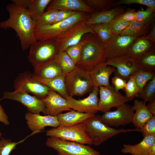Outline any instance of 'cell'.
<instances>
[{"instance_id":"cell-1","label":"cell","mask_w":155,"mask_h":155,"mask_svg":"<svg viewBox=\"0 0 155 155\" xmlns=\"http://www.w3.org/2000/svg\"><path fill=\"white\" fill-rule=\"evenodd\" d=\"M9 14V18L0 23V27L3 29L10 28L16 32L23 51L27 49L36 40L34 35L35 23L27 9L10 3L6 7Z\"/></svg>"},{"instance_id":"cell-2","label":"cell","mask_w":155,"mask_h":155,"mask_svg":"<svg viewBox=\"0 0 155 155\" xmlns=\"http://www.w3.org/2000/svg\"><path fill=\"white\" fill-rule=\"evenodd\" d=\"M84 43L80 60L76 66L90 72L105 62L104 45L94 33H88L82 37Z\"/></svg>"},{"instance_id":"cell-3","label":"cell","mask_w":155,"mask_h":155,"mask_svg":"<svg viewBox=\"0 0 155 155\" xmlns=\"http://www.w3.org/2000/svg\"><path fill=\"white\" fill-rule=\"evenodd\" d=\"M85 132L92 144L98 146L108 139L120 133L130 131H139V129H117L108 126L103 123L100 115H95L87 119L84 122Z\"/></svg>"},{"instance_id":"cell-4","label":"cell","mask_w":155,"mask_h":155,"mask_svg":"<svg viewBox=\"0 0 155 155\" xmlns=\"http://www.w3.org/2000/svg\"><path fill=\"white\" fill-rule=\"evenodd\" d=\"M67 94L82 96L92 91L94 86L90 73L77 66L65 76Z\"/></svg>"},{"instance_id":"cell-5","label":"cell","mask_w":155,"mask_h":155,"mask_svg":"<svg viewBox=\"0 0 155 155\" xmlns=\"http://www.w3.org/2000/svg\"><path fill=\"white\" fill-rule=\"evenodd\" d=\"M87 18L83 12L78 11L62 21L49 25L35 27V38L36 40H55L78 22Z\"/></svg>"},{"instance_id":"cell-6","label":"cell","mask_w":155,"mask_h":155,"mask_svg":"<svg viewBox=\"0 0 155 155\" xmlns=\"http://www.w3.org/2000/svg\"><path fill=\"white\" fill-rule=\"evenodd\" d=\"M30 48L28 58L34 68L54 59L57 52L55 40H36Z\"/></svg>"},{"instance_id":"cell-7","label":"cell","mask_w":155,"mask_h":155,"mask_svg":"<svg viewBox=\"0 0 155 155\" xmlns=\"http://www.w3.org/2000/svg\"><path fill=\"white\" fill-rule=\"evenodd\" d=\"M47 146L55 150L59 155H100L90 145L65 141L55 137L48 138Z\"/></svg>"},{"instance_id":"cell-8","label":"cell","mask_w":155,"mask_h":155,"mask_svg":"<svg viewBox=\"0 0 155 155\" xmlns=\"http://www.w3.org/2000/svg\"><path fill=\"white\" fill-rule=\"evenodd\" d=\"M46 135L48 136L55 137L65 141L92 145L85 132L84 122L52 129L47 130Z\"/></svg>"},{"instance_id":"cell-9","label":"cell","mask_w":155,"mask_h":155,"mask_svg":"<svg viewBox=\"0 0 155 155\" xmlns=\"http://www.w3.org/2000/svg\"><path fill=\"white\" fill-rule=\"evenodd\" d=\"M87 19L78 22L55 39L57 52L65 51L68 47L78 43L85 34L90 33H94L91 26L87 24Z\"/></svg>"},{"instance_id":"cell-10","label":"cell","mask_w":155,"mask_h":155,"mask_svg":"<svg viewBox=\"0 0 155 155\" xmlns=\"http://www.w3.org/2000/svg\"><path fill=\"white\" fill-rule=\"evenodd\" d=\"M14 87L15 90H21L30 93L40 99L46 96L50 89L36 80L33 74L28 71L18 75L14 81Z\"/></svg>"},{"instance_id":"cell-11","label":"cell","mask_w":155,"mask_h":155,"mask_svg":"<svg viewBox=\"0 0 155 155\" xmlns=\"http://www.w3.org/2000/svg\"><path fill=\"white\" fill-rule=\"evenodd\" d=\"M137 38L126 35H112L104 45L106 59L127 56L130 47Z\"/></svg>"},{"instance_id":"cell-12","label":"cell","mask_w":155,"mask_h":155,"mask_svg":"<svg viewBox=\"0 0 155 155\" xmlns=\"http://www.w3.org/2000/svg\"><path fill=\"white\" fill-rule=\"evenodd\" d=\"M7 99L18 101L25 106L29 112L39 114L40 113L46 115L44 104L41 99L21 90L13 92L5 91L0 100Z\"/></svg>"},{"instance_id":"cell-13","label":"cell","mask_w":155,"mask_h":155,"mask_svg":"<svg viewBox=\"0 0 155 155\" xmlns=\"http://www.w3.org/2000/svg\"><path fill=\"white\" fill-rule=\"evenodd\" d=\"M134 113L132 106L125 103L114 111L104 113L100 115V119L103 123L110 127L124 126L132 123Z\"/></svg>"},{"instance_id":"cell-14","label":"cell","mask_w":155,"mask_h":155,"mask_svg":"<svg viewBox=\"0 0 155 155\" xmlns=\"http://www.w3.org/2000/svg\"><path fill=\"white\" fill-rule=\"evenodd\" d=\"M99 88L100 98L98 104V111L104 113L110 111L113 107L117 108L129 101L125 96L116 91L112 86Z\"/></svg>"},{"instance_id":"cell-15","label":"cell","mask_w":155,"mask_h":155,"mask_svg":"<svg viewBox=\"0 0 155 155\" xmlns=\"http://www.w3.org/2000/svg\"><path fill=\"white\" fill-rule=\"evenodd\" d=\"M99 88L94 86L89 96L82 99L76 100L68 96L66 98L69 106L79 112L94 114L98 111Z\"/></svg>"},{"instance_id":"cell-16","label":"cell","mask_w":155,"mask_h":155,"mask_svg":"<svg viewBox=\"0 0 155 155\" xmlns=\"http://www.w3.org/2000/svg\"><path fill=\"white\" fill-rule=\"evenodd\" d=\"M106 64L115 69L114 72L115 75L126 80L131 75L139 70L135 59L128 56L106 59Z\"/></svg>"},{"instance_id":"cell-17","label":"cell","mask_w":155,"mask_h":155,"mask_svg":"<svg viewBox=\"0 0 155 155\" xmlns=\"http://www.w3.org/2000/svg\"><path fill=\"white\" fill-rule=\"evenodd\" d=\"M45 104L46 114L56 116L64 111L72 110L67 100L53 90L50 89L46 96L42 99Z\"/></svg>"},{"instance_id":"cell-18","label":"cell","mask_w":155,"mask_h":155,"mask_svg":"<svg viewBox=\"0 0 155 155\" xmlns=\"http://www.w3.org/2000/svg\"><path fill=\"white\" fill-rule=\"evenodd\" d=\"M25 117L28 127L33 132H41L46 126L56 128L59 126L57 116H42L28 112L26 113Z\"/></svg>"},{"instance_id":"cell-19","label":"cell","mask_w":155,"mask_h":155,"mask_svg":"<svg viewBox=\"0 0 155 155\" xmlns=\"http://www.w3.org/2000/svg\"><path fill=\"white\" fill-rule=\"evenodd\" d=\"M52 9L89 13L95 12L82 0H52L47 7L46 11Z\"/></svg>"},{"instance_id":"cell-20","label":"cell","mask_w":155,"mask_h":155,"mask_svg":"<svg viewBox=\"0 0 155 155\" xmlns=\"http://www.w3.org/2000/svg\"><path fill=\"white\" fill-rule=\"evenodd\" d=\"M115 69L107 65L105 62L96 66L90 72L94 86H110L109 78Z\"/></svg>"},{"instance_id":"cell-21","label":"cell","mask_w":155,"mask_h":155,"mask_svg":"<svg viewBox=\"0 0 155 155\" xmlns=\"http://www.w3.org/2000/svg\"><path fill=\"white\" fill-rule=\"evenodd\" d=\"M125 11V8L118 6L109 10L92 13L87 19L89 25L108 23Z\"/></svg>"},{"instance_id":"cell-22","label":"cell","mask_w":155,"mask_h":155,"mask_svg":"<svg viewBox=\"0 0 155 155\" xmlns=\"http://www.w3.org/2000/svg\"><path fill=\"white\" fill-rule=\"evenodd\" d=\"M155 144V135L144 137L139 143L135 145L124 144L121 151L130 155H148L153 146Z\"/></svg>"},{"instance_id":"cell-23","label":"cell","mask_w":155,"mask_h":155,"mask_svg":"<svg viewBox=\"0 0 155 155\" xmlns=\"http://www.w3.org/2000/svg\"><path fill=\"white\" fill-rule=\"evenodd\" d=\"M34 69V77L40 79H51L62 74V69L55 59Z\"/></svg>"},{"instance_id":"cell-24","label":"cell","mask_w":155,"mask_h":155,"mask_svg":"<svg viewBox=\"0 0 155 155\" xmlns=\"http://www.w3.org/2000/svg\"><path fill=\"white\" fill-rule=\"evenodd\" d=\"M154 23L155 14L150 18L145 21H137L134 20L132 21L129 26L120 34L137 38L143 37L147 34Z\"/></svg>"},{"instance_id":"cell-25","label":"cell","mask_w":155,"mask_h":155,"mask_svg":"<svg viewBox=\"0 0 155 155\" xmlns=\"http://www.w3.org/2000/svg\"><path fill=\"white\" fill-rule=\"evenodd\" d=\"M146 103L135 99L133 101L134 113L132 123L136 128L141 130L146 123L153 115L147 108Z\"/></svg>"},{"instance_id":"cell-26","label":"cell","mask_w":155,"mask_h":155,"mask_svg":"<svg viewBox=\"0 0 155 155\" xmlns=\"http://www.w3.org/2000/svg\"><path fill=\"white\" fill-rule=\"evenodd\" d=\"M154 43L142 37L138 38L130 47L127 56L136 60L154 49Z\"/></svg>"},{"instance_id":"cell-27","label":"cell","mask_w":155,"mask_h":155,"mask_svg":"<svg viewBox=\"0 0 155 155\" xmlns=\"http://www.w3.org/2000/svg\"><path fill=\"white\" fill-rule=\"evenodd\" d=\"M95 115L82 113L71 110L64 113L58 115L57 116L59 127L69 126L84 122L87 119Z\"/></svg>"},{"instance_id":"cell-28","label":"cell","mask_w":155,"mask_h":155,"mask_svg":"<svg viewBox=\"0 0 155 155\" xmlns=\"http://www.w3.org/2000/svg\"><path fill=\"white\" fill-rule=\"evenodd\" d=\"M34 77L36 80L57 92L65 98L66 99L68 96L66 90L65 76L63 74L53 78L47 80Z\"/></svg>"},{"instance_id":"cell-29","label":"cell","mask_w":155,"mask_h":155,"mask_svg":"<svg viewBox=\"0 0 155 155\" xmlns=\"http://www.w3.org/2000/svg\"><path fill=\"white\" fill-rule=\"evenodd\" d=\"M51 0H31L28 11L35 23L45 12Z\"/></svg>"},{"instance_id":"cell-30","label":"cell","mask_w":155,"mask_h":155,"mask_svg":"<svg viewBox=\"0 0 155 155\" xmlns=\"http://www.w3.org/2000/svg\"><path fill=\"white\" fill-rule=\"evenodd\" d=\"M135 61L140 70L146 71L155 72V49L147 53L135 60Z\"/></svg>"},{"instance_id":"cell-31","label":"cell","mask_w":155,"mask_h":155,"mask_svg":"<svg viewBox=\"0 0 155 155\" xmlns=\"http://www.w3.org/2000/svg\"><path fill=\"white\" fill-rule=\"evenodd\" d=\"M54 59L60 66L64 76L76 67V64L65 51L57 52Z\"/></svg>"},{"instance_id":"cell-32","label":"cell","mask_w":155,"mask_h":155,"mask_svg":"<svg viewBox=\"0 0 155 155\" xmlns=\"http://www.w3.org/2000/svg\"><path fill=\"white\" fill-rule=\"evenodd\" d=\"M84 2L95 12L105 11L117 6L115 0H84Z\"/></svg>"},{"instance_id":"cell-33","label":"cell","mask_w":155,"mask_h":155,"mask_svg":"<svg viewBox=\"0 0 155 155\" xmlns=\"http://www.w3.org/2000/svg\"><path fill=\"white\" fill-rule=\"evenodd\" d=\"M131 76L134 79L138 88L139 92L137 95L141 92L147 83L155 76V73L139 70L133 73Z\"/></svg>"},{"instance_id":"cell-34","label":"cell","mask_w":155,"mask_h":155,"mask_svg":"<svg viewBox=\"0 0 155 155\" xmlns=\"http://www.w3.org/2000/svg\"><path fill=\"white\" fill-rule=\"evenodd\" d=\"M136 97L146 103L155 100V76L147 83L141 92Z\"/></svg>"},{"instance_id":"cell-35","label":"cell","mask_w":155,"mask_h":155,"mask_svg":"<svg viewBox=\"0 0 155 155\" xmlns=\"http://www.w3.org/2000/svg\"><path fill=\"white\" fill-rule=\"evenodd\" d=\"M91 26L94 33L104 45L112 35L108 23L96 24Z\"/></svg>"},{"instance_id":"cell-36","label":"cell","mask_w":155,"mask_h":155,"mask_svg":"<svg viewBox=\"0 0 155 155\" xmlns=\"http://www.w3.org/2000/svg\"><path fill=\"white\" fill-rule=\"evenodd\" d=\"M59 10L52 9L46 10L35 22V27H40L53 24Z\"/></svg>"},{"instance_id":"cell-37","label":"cell","mask_w":155,"mask_h":155,"mask_svg":"<svg viewBox=\"0 0 155 155\" xmlns=\"http://www.w3.org/2000/svg\"><path fill=\"white\" fill-rule=\"evenodd\" d=\"M35 133V132H33L24 139L17 142H12L9 139L1 138L0 140V155H9L13 150L15 148L17 145L22 143L31 135Z\"/></svg>"},{"instance_id":"cell-38","label":"cell","mask_w":155,"mask_h":155,"mask_svg":"<svg viewBox=\"0 0 155 155\" xmlns=\"http://www.w3.org/2000/svg\"><path fill=\"white\" fill-rule=\"evenodd\" d=\"M131 22H126L116 18L108 23L109 28L112 35L120 34L127 28Z\"/></svg>"},{"instance_id":"cell-39","label":"cell","mask_w":155,"mask_h":155,"mask_svg":"<svg viewBox=\"0 0 155 155\" xmlns=\"http://www.w3.org/2000/svg\"><path fill=\"white\" fill-rule=\"evenodd\" d=\"M83 43L84 41L82 38L78 43L68 47L65 51L76 65L80 60Z\"/></svg>"},{"instance_id":"cell-40","label":"cell","mask_w":155,"mask_h":155,"mask_svg":"<svg viewBox=\"0 0 155 155\" xmlns=\"http://www.w3.org/2000/svg\"><path fill=\"white\" fill-rule=\"evenodd\" d=\"M123 90L125 92V96L129 101H131L138 94V88L131 76L129 78Z\"/></svg>"},{"instance_id":"cell-41","label":"cell","mask_w":155,"mask_h":155,"mask_svg":"<svg viewBox=\"0 0 155 155\" xmlns=\"http://www.w3.org/2000/svg\"><path fill=\"white\" fill-rule=\"evenodd\" d=\"M143 137L149 135H155V115L145 124L141 130Z\"/></svg>"},{"instance_id":"cell-42","label":"cell","mask_w":155,"mask_h":155,"mask_svg":"<svg viewBox=\"0 0 155 155\" xmlns=\"http://www.w3.org/2000/svg\"><path fill=\"white\" fill-rule=\"evenodd\" d=\"M155 8L147 7L145 10H139L136 12L135 20L142 21L147 20L155 14Z\"/></svg>"},{"instance_id":"cell-43","label":"cell","mask_w":155,"mask_h":155,"mask_svg":"<svg viewBox=\"0 0 155 155\" xmlns=\"http://www.w3.org/2000/svg\"><path fill=\"white\" fill-rule=\"evenodd\" d=\"M133 4L144 5L147 7L155 8V0H117V6L121 5H128Z\"/></svg>"},{"instance_id":"cell-44","label":"cell","mask_w":155,"mask_h":155,"mask_svg":"<svg viewBox=\"0 0 155 155\" xmlns=\"http://www.w3.org/2000/svg\"><path fill=\"white\" fill-rule=\"evenodd\" d=\"M127 81L119 76L114 75L112 78V86L117 91L120 90H124Z\"/></svg>"},{"instance_id":"cell-45","label":"cell","mask_w":155,"mask_h":155,"mask_svg":"<svg viewBox=\"0 0 155 155\" xmlns=\"http://www.w3.org/2000/svg\"><path fill=\"white\" fill-rule=\"evenodd\" d=\"M77 12L66 10H59L53 24L63 21L74 14Z\"/></svg>"},{"instance_id":"cell-46","label":"cell","mask_w":155,"mask_h":155,"mask_svg":"<svg viewBox=\"0 0 155 155\" xmlns=\"http://www.w3.org/2000/svg\"><path fill=\"white\" fill-rule=\"evenodd\" d=\"M136 12L134 9H128L116 18L121 20L131 22L135 20Z\"/></svg>"},{"instance_id":"cell-47","label":"cell","mask_w":155,"mask_h":155,"mask_svg":"<svg viewBox=\"0 0 155 155\" xmlns=\"http://www.w3.org/2000/svg\"><path fill=\"white\" fill-rule=\"evenodd\" d=\"M31 0H11L12 3L16 6L27 9Z\"/></svg>"},{"instance_id":"cell-48","label":"cell","mask_w":155,"mask_h":155,"mask_svg":"<svg viewBox=\"0 0 155 155\" xmlns=\"http://www.w3.org/2000/svg\"><path fill=\"white\" fill-rule=\"evenodd\" d=\"M143 39L147 40L155 43V24L152 26L147 34L142 37Z\"/></svg>"},{"instance_id":"cell-49","label":"cell","mask_w":155,"mask_h":155,"mask_svg":"<svg viewBox=\"0 0 155 155\" xmlns=\"http://www.w3.org/2000/svg\"><path fill=\"white\" fill-rule=\"evenodd\" d=\"M0 122L8 125L9 124L8 117L5 113L1 105L0 104Z\"/></svg>"},{"instance_id":"cell-50","label":"cell","mask_w":155,"mask_h":155,"mask_svg":"<svg viewBox=\"0 0 155 155\" xmlns=\"http://www.w3.org/2000/svg\"><path fill=\"white\" fill-rule=\"evenodd\" d=\"M146 106L151 113L153 115H155V100L149 102V103Z\"/></svg>"},{"instance_id":"cell-51","label":"cell","mask_w":155,"mask_h":155,"mask_svg":"<svg viewBox=\"0 0 155 155\" xmlns=\"http://www.w3.org/2000/svg\"><path fill=\"white\" fill-rule=\"evenodd\" d=\"M148 155H155V144L152 147Z\"/></svg>"},{"instance_id":"cell-52","label":"cell","mask_w":155,"mask_h":155,"mask_svg":"<svg viewBox=\"0 0 155 155\" xmlns=\"http://www.w3.org/2000/svg\"><path fill=\"white\" fill-rule=\"evenodd\" d=\"M2 134L1 133L0 131V138H1Z\"/></svg>"}]
</instances>
